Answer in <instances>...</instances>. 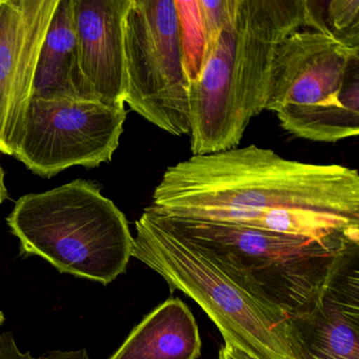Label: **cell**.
Returning <instances> with one entry per match:
<instances>
[{
	"instance_id": "obj_13",
	"label": "cell",
	"mask_w": 359,
	"mask_h": 359,
	"mask_svg": "<svg viewBox=\"0 0 359 359\" xmlns=\"http://www.w3.org/2000/svg\"><path fill=\"white\" fill-rule=\"evenodd\" d=\"M201 340L192 312L180 298L155 308L110 359H197Z\"/></svg>"
},
{
	"instance_id": "obj_18",
	"label": "cell",
	"mask_w": 359,
	"mask_h": 359,
	"mask_svg": "<svg viewBox=\"0 0 359 359\" xmlns=\"http://www.w3.org/2000/svg\"><path fill=\"white\" fill-rule=\"evenodd\" d=\"M7 199H9V193L5 184V172L0 165V205H3Z\"/></svg>"
},
{
	"instance_id": "obj_11",
	"label": "cell",
	"mask_w": 359,
	"mask_h": 359,
	"mask_svg": "<svg viewBox=\"0 0 359 359\" xmlns=\"http://www.w3.org/2000/svg\"><path fill=\"white\" fill-rule=\"evenodd\" d=\"M130 0H73L81 72L96 100L125 107L123 24Z\"/></svg>"
},
{
	"instance_id": "obj_19",
	"label": "cell",
	"mask_w": 359,
	"mask_h": 359,
	"mask_svg": "<svg viewBox=\"0 0 359 359\" xmlns=\"http://www.w3.org/2000/svg\"><path fill=\"white\" fill-rule=\"evenodd\" d=\"M4 321H5V315H4V313L0 311V327L3 325Z\"/></svg>"
},
{
	"instance_id": "obj_15",
	"label": "cell",
	"mask_w": 359,
	"mask_h": 359,
	"mask_svg": "<svg viewBox=\"0 0 359 359\" xmlns=\"http://www.w3.org/2000/svg\"><path fill=\"white\" fill-rule=\"evenodd\" d=\"M196 6L203 37L201 60V57L213 47L228 20L232 0H198L196 1Z\"/></svg>"
},
{
	"instance_id": "obj_5",
	"label": "cell",
	"mask_w": 359,
	"mask_h": 359,
	"mask_svg": "<svg viewBox=\"0 0 359 359\" xmlns=\"http://www.w3.org/2000/svg\"><path fill=\"white\" fill-rule=\"evenodd\" d=\"M135 228L132 257L161 275L171 290L195 300L224 344L255 359H293L285 325L192 245L161 226L148 208Z\"/></svg>"
},
{
	"instance_id": "obj_12",
	"label": "cell",
	"mask_w": 359,
	"mask_h": 359,
	"mask_svg": "<svg viewBox=\"0 0 359 359\" xmlns=\"http://www.w3.org/2000/svg\"><path fill=\"white\" fill-rule=\"evenodd\" d=\"M32 100L97 102L79 64L73 0H58L39 53Z\"/></svg>"
},
{
	"instance_id": "obj_17",
	"label": "cell",
	"mask_w": 359,
	"mask_h": 359,
	"mask_svg": "<svg viewBox=\"0 0 359 359\" xmlns=\"http://www.w3.org/2000/svg\"><path fill=\"white\" fill-rule=\"evenodd\" d=\"M218 359H255L253 357L250 356L247 353L243 351L239 350V348H235V346H231V344H224V346L220 348L219 354H218Z\"/></svg>"
},
{
	"instance_id": "obj_3",
	"label": "cell",
	"mask_w": 359,
	"mask_h": 359,
	"mask_svg": "<svg viewBox=\"0 0 359 359\" xmlns=\"http://www.w3.org/2000/svg\"><path fill=\"white\" fill-rule=\"evenodd\" d=\"M148 209L161 226L192 245L283 325L287 317L313 310L338 260L359 245L172 217Z\"/></svg>"
},
{
	"instance_id": "obj_9",
	"label": "cell",
	"mask_w": 359,
	"mask_h": 359,
	"mask_svg": "<svg viewBox=\"0 0 359 359\" xmlns=\"http://www.w3.org/2000/svg\"><path fill=\"white\" fill-rule=\"evenodd\" d=\"M58 0H0V152L14 156Z\"/></svg>"
},
{
	"instance_id": "obj_16",
	"label": "cell",
	"mask_w": 359,
	"mask_h": 359,
	"mask_svg": "<svg viewBox=\"0 0 359 359\" xmlns=\"http://www.w3.org/2000/svg\"><path fill=\"white\" fill-rule=\"evenodd\" d=\"M0 359H90L87 350H56L41 357H33L30 352L22 353L18 348L11 332L0 334Z\"/></svg>"
},
{
	"instance_id": "obj_4",
	"label": "cell",
	"mask_w": 359,
	"mask_h": 359,
	"mask_svg": "<svg viewBox=\"0 0 359 359\" xmlns=\"http://www.w3.org/2000/svg\"><path fill=\"white\" fill-rule=\"evenodd\" d=\"M7 224L22 256H39L60 272L102 285L123 274L132 257L125 214L90 180L20 197Z\"/></svg>"
},
{
	"instance_id": "obj_6",
	"label": "cell",
	"mask_w": 359,
	"mask_h": 359,
	"mask_svg": "<svg viewBox=\"0 0 359 359\" xmlns=\"http://www.w3.org/2000/svg\"><path fill=\"white\" fill-rule=\"evenodd\" d=\"M123 45L125 104L171 135H189L190 81L177 1L130 0Z\"/></svg>"
},
{
	"instance_id": "obj_10",
	"label": "cell",
	"mask_w": 359,
	"mask_h": 359,
	"mask_svg": "<svg viewBox=\"0 0 359 359\" xmlns=\"http://www.w3.org/2000/svg\"><path fill=\"white\" fill-rule=\"evenodd\" d=\"M358 262L355 245L334 266L313 310L285 318L292 358L359 359Z\"/></svg>"
},
{
	"instance_id": "obj_8",
	"label": "cell",
	"mask_w": 359,
	"mask_h": 359,
	"mask_svg": "<svg viewBox=\"0 0 359 359\" xmlns=\"http://www.w3.org/2000/svg\"><path fill=\"white\" fill-rule=\"evenodd\" d=\"M359 97V47L304 27L275 52L266 111L312 108Z\"/></svg>"
},
{
	"instance_id": "obj_1",
	"label": "cell",
	"mask_w": 359,
	"mask_h": 359,
	"mask_svg": "<svg viewBox=\"0 0 359 359\" xmlns=\"http://www.w3.org/2000/svg\"><path fill=\"white\" fill-rule=\"evenodd\" d=\"M152 199L155 212L172 217L320 241L359 237L357 170L292 161L255 144L171 165Z\"/></svg>"
},
{
	"instance_id": "obj_2",
	"label": "cell",
	"mask_w": 359,
	"mask_h": 359,
	"mask_svg": "<svg viewBox=\"0 0 359 359\" xmlns=\"http://www.w3.org/2000/svg\"><path fill=\"white\" fill-rule=\"evenodd\" d=\"M312 22L310 0H232L219 36L190 81L193 155L237 148L266 111L279 43Z\"/></svg>"
},
{
	"instance_id": "obj_7",
	"label": "cell",
	"mask_w": 359,
	"mask_h": 359,
	"mask_svg": "<svg viewBox=\"0 0 359 359\" xmlns=\"http://www.w3.org/2000/svg\"><path fill=\"white\" fill-rule=\"evenodd\" d=\"M127 111L98 102L31 100L14 157L36 175L52 178L75 167L112 161Z\"/></svg>"
},
{
	"instance_id": "obj_14",
	"label": "cell",
	"mask_w": 359,
	"mask_h": 359,
	"mask_svg": "<svg viewBox=\"0 0 359 359\" xmlns=\"http://www.w3.org/2000/svg\"><path fill=\"white\" fill-rule=\"evenodd\" d=\"M325 30L341 43L359 47V0L320 1Z\"/></svg>"
}]
</instances>
